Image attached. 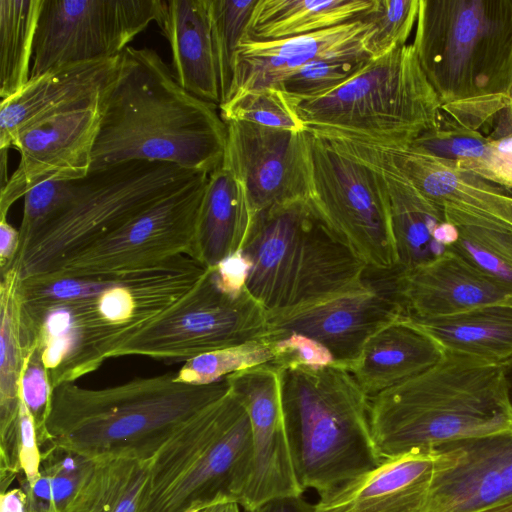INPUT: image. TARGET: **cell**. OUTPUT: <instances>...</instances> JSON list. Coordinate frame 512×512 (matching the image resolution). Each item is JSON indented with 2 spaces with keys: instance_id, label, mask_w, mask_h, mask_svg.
I'll return each mask as SVG.
<instances>
[{
  "instance_id": "1",
  "label": "cell",
  "mask_w": 512,
  "mask_h": 512,
  "mask_svg": "<svg viewBox=\"0 0 512 512\" xmlns=\"http://www.w3.org/2000/svg\"><path fill=\"white\" fill-rule=\"evenodd\" d=\"M206 270L180 256L143 270L21 279L23 315L52 389L97 370L188 293Z\"/></svg>"
},
{
  "instance_id": "2",
  "label": "cell",
  "mask_w": 512,
  "mask_h": 512,
  "mask_svg": "<svg viewBox=\"0 0 512 512\" xmlns=\"http://www.w3.org/2000/svg\"><path fill=\"white\" fill-rule=\"evenodd\" d=\"M226 140L216 104L185 90L155 50L127 47L101 97L90 172L148 161L210 174L222 164Z\"/></svg>"
},
{
  "instance_id": "3",
  "label": "cell",
  "mask_w": 512,
  "mask_h": 512,
  "mask_svg": "<svg viewBox=\"0 0 512 512\" xmlns=\"http://www.w3.org/2000/svg\"><path fill=\"white\" fill-rule=\"evenodd\" d=\"M230 389L177 382L175 372L90 389L64 382L52 390L50 445L89 459L151 460L170 437Z\"/></svg>"
},
{
  "instance_id": "4",
  "label": "cell",
  "mask_w": 512,
  "mask_h": 512,
  "mask_svg": "<svg viewBox=\"0 0 512 512\" xmlns=\"http://www.w3.org/2000/svg\"><path fill=\"white\" fill-rule=\"evenodd\" d=\"M382 458L512 430L503 366L457 354L370 398Z\"/></svg>"
},
{
  "instance_id": "5",
  "label": "cell",
  "mask_w": 512,
  "mask_h": 512,
  "mask_svg": "<svg viewBox=\"0 0 512 512\" xmlns=\"http://www.w3.org/2000/svg\"><path fill=\"white\" fill-rule=\"evenodd\" d=\"M276 369L292 462L304 491L321 495L382 462L370 398L346 367Z\"/></svg>"
},
{
  "instance_id": "6",
  "label": "cell",
  "mask_w": 512,
  "mask_h": 512,
  "mask_svg": "<svg viewBox=\"0 0 512 512\" xmlns=\"http://www.w3.org/2000/svg\"><path fill=\"white\" fill-rule=\"evenodd\" d=\"M241 251L250 265L246 289L268 315L341 293L368 268L308 199L253 214Z\"/></svg>"
},
{
  "instance_id": "7",
  "label": "cell",
  "mask_w": 512,
  "mask_h": 512,
  "mask_svg": "<svg viewBox=\"0 0 512 512\" xmlns=\"http://www.w3.org/2000/svg\"><path fill=\"white\" fill-rule=\"evenodd\" d=\"M251 463L249 416L229 389L180 427L150 460L145 512L239 504Z\"/></svg>"
},
{
  "instance_id": "8",
  "label": "cell",
  "mask_w": 512,
  "mask_h": 512,
  "mask_svg": "<svg viewBox=\"0 0 512 512\" xmlns=\"http://www.w3.org/2000/svg\"><path fill=\"white\" fill-rule=\"evenodd\" d=\"M412 44L441 105L512 91V0H419Z\"/></svg>"
},
{
  "instance_id": "9",
  "label": "cell",
  "mask_w": 512,
  "mask_h": 512,
  "mask_svg": "<svg viewBox=\"0 0 512 512\" xmlns=\"http://www.w3.org/2000/svg\"><path fill=\"white\" fill-rule=\"evenodd\" d=\"M441 102L412 43L370 58L333 91L302 101L297 112L313 133H340L410 145L436 128Z\"/></svg>"
},
{
  "instance_id": "10",
  "label": "cell",
  "mask_w": 512,
  "mask_h": 512,
  "mask_svg": "<svg viewBox=\"0 0 512 512\" xmlns=\"http://www.w3.org/2000/svg\"><path fill=\"white\" fill-rule=\"evenodd\" d=\"M202 174L206 173L148 161L90 172L63 210L42 225L18 253L15 264L21 279L51 272Z\"/></svg>"
},
{
  "instance_id": "11",
  "label": "cell",
  "mask_w": 512,
  "mask_h": 512,
  "mask_svg": "<svg viewBox=\"0 0 512 512\" xmlns=\"http://www.w3.org/2000/svg\"><path fill=\"white\" fill-rule=\"evenodd\" d=\"M267 311L247 291L233 292L214 267L169 309L121 345L111 358L187 361L217 349L269 340Z\"/></svg>"
},
{
  "instance_id": "12",
  "label": "cell",
  "mask_w": 512,
  "mask_h": 512,
  "mask_svg": "<svg viewBox=\"0 0 512 512\" xmlns=\"http://www.w3.org/2000/svg\"><path fill=\"white\" fill-rule=\"evenodd\" d=\"M308 200L368 268L396 270L388 196L381 175L312 133Z\"/></svg>"
},
{
  "instance_id": "13",
  "label": "cell",
  "mask_w": 512,
  "mask_h": 512,
  "mask_svg": "<svg viewBox=\"0 0 512 512\" xmlns=\"http://www.w3.org/2000/svg\"><path fill=\"white\" fill-rule=\"evenodd\" d=\"M165 0H43L31 77L66 64L120 55L163 15Z\"/></svg>"
},
{
  "instance_id": "14",
  "label": "cell",
  "mask_w": 512,
  "mask_h": 512,
  "mask_svg": "<svg viewBox=\"0 0 512 512\" xmlns=\"http://www.w3.org/2000/svg\"><path fill=\"white\" fill-rule=\"evenodd\" d=\"M209 174L165 196L47 274L94 275L153 268L191 257L200 202ZM46 275V274H44Z\"/></svg>"
},
{
  "instance_id": "15",
  "label": "cell",
  "mask_w": 512,
  "mask_h": 512,
  "mask_svg": "<svg viewBox=\"0 0 512 512\" xmlns=\"http://www.w3.org/2000/svg\"><path fill=\"white\" fill-rule=\"evenodd\" d=\"M397 274L396 269L384 280L364 276L334 296L289 312L268 315L269 340L291 333L306 335L324 345L336 363L348 369L375 332L407 314Z\"/></svg>"
},
{
  "instance_id": "16",
  "label": "cell",
  "mask_w": 512,
  "mask_h": 512,
  "mask_svg": "<svg viewBox=\"0 0 512 512\" xmlns=\"http://www.w3.org/2000/svg\"><path fill=\"white\" fill-rule=\"evenodd\" d=\"M102 94L18 130L11 148L19 152L20 162L1 188L0 219L7 218L11 206L35 186L52 180H80L90 173L100 130Z\"/></svg>"
},
{
  "instance_id": "17",
  "label": "cell",
  "mask_w": 512,
  "mask_h": 512,
  "mask_svg": "<svg viewBox=\"0 0 512 512\" xmlns=\"http://www.w3.org/2000/svg\"><path fill=\"white\" fill-rule=\"evenodd\" d=\"M222 165L244 189L251 215L296 199H308L310 133L227 122Z\"/></svg>"
},
{
  "instance_id": "18",
  "label": "cell",
  "mask_w": 512,
  "mask_h": 512,
  "mask_svg": "<svg viewBox=\"0 0 512 512\" xmlns=\"http://www.w3.org/2000/svg\"><path fill=\"white\" fill-rule=\"evenodd\" d=\"M226 379L246 408L251 426V471L239 505L246 512L272 498L302 495L286 433L278 370L264 364Z\"/></svg>"
},
{
  "instance_id": "19",
  "label": "cell",
  "mask_w": 512,
  "mask_h": 512,
  "mask_svg": "<svg viewBox=\"0 0 512 512\" xmlns=\"http://www.w3.org/2000/svg\"><path fill=\"white\" fill-rule=\"evenodd\" d=\"M423 512H477L512 496V430L434 448Z\"/></svg>"
},
{
  "instance_id": "20",
  "label": "cell",
  "mask_w": 512,
  "mask_h": 512,
  "mask_svg": "<svg viewBox=\"0 0 512 512\" xmlns=\"http://www.w3.org/2000/svg\"><path fill=\"white\" fill-rule=\"evenodd\" d=\"M373 31V24L361 19L278 40L243 36L234 54L226 100L241 91L276 87L288 74L312 61L368 60Z\"/></svg>"
},
{
  "instance_id": "21",
  "label": "cell",
  "mask_w": 512,
  "mask_h": 512,
  "mask_svg": "<svg viewBox=\"0 0 512 512\" xmlns=\"http://www.w3.org/2000/svg\"><path fill=\"white\" fill-rule=\"evenodd\" d=\"M397 284L407 316L435 318L512 300V288L479 270L458 253L443 255L409 271Z\"/></svg>"
},
{
  "instance_id": "22",
  "label": "cell",
  "mask_w": 512,
  "mask_h": 512,
  "mask_svg": "<svg viewBox=\"0 0 512 512\" xmlns=\"http://www.w3.org/2000/svg\"><path fill=\"white\" fill-rule=\"evenodd\" d=\"M435 459L434 449L384 458L319 495L315 512H423Z\"/></svg>"
},
{
  "instance_id": "23",
  "label": "cell",
  "mask_w": 512,
  "mask_h": 512,
  "mask_svg": "<svg viewBox=\"0 0 512 512\" xmlns=\"http://www.w3.org/2000/svg\"><path fill=\"white\" fill-rule=\"evenodd\" d=\"M0 276V481L12 482L21 473L20 382L35 340L22 311L17 265Z\"/></svg>"
},
{
  "instance_id": "24",
  "label": "cell",
  "mask_w": 512,
  "mask_h": 512,
  "mask_svg": "<svg viewBox=\"0 0 512 512\" xmlns=\"http://www.w3.org/2000/svg\"><path fill=\"white\" fill-rule=\"evenodd\" d=\"M120 55L66 64L31 77L14 95L1 100L0 149L11 148L24 125L59 110L98 98L115 77Z\"/></svg>"
},
{
  "instance_id": "25",
  "label": "cell",
  "mask_w": 512,
  "mask_h": 512,
  "mask_svg": "<svg viewBox=\"0 0 512 512\" xmlns=\"http://www.w3.org/2000/svg\"><path fill=\"white\" fill-rule=\"evenodd\" d=\"M444 350L406 315L375 332L348 367L372 398L439 363Z\"/></svg>"
},
{
  "instance_id": "26",
  "label": "cell",
  "mask_w": 512,
  "mask_h": 512,
  "mask_svg": "<svg viewBox=\"0 0 512 512\" xmlns=\"http://www.w3.org/2000/svg\"><path fill=\"white\" fill-rule=\"evenodd\" d=\"M157 25L170 44L171 71L177 82L194 96L219 107L221 90L209 0H168Z\"/></svg>"
},
{
  "instance_id": "27",
  "label": "cell",
  "mask_w": 512,
  "mask_h": 512,
  "mask_svg": "<svg viewBox=\"0 0 512 512\" xmlns=\"http://www.w3.org/2000/svg\"><path fill=\"white\" fill-rule=\"evenodd\" d=\"M345 155L375 169L384 181L398 271L417 268L448 250L433 238L435 229L446 221L442 207L389 165L366 156Z\"/></svg>"
},
{
  "instance_id": "28",
  "label": "cell",
  "mask_w": 512,
  "mask_h": 512,
  "mask_svg": "<svg viewBox=\"0 0 512 512\" xmlns=\"http://www.w3.org/2000/svg\"><path fill=\"white\" fill-rule=\"evenodd\" d=\"M251 218L243 187L221 164L209 174L204 188L191 258L212 268L241 250Z\"/></svg>"
},
{
  "instance_id": "29",
  "label": "cell",
  "mask_w": 512,
  "mask_h": 512,
  "mask_svg": "<svg viewBox=\"0 0 512 512\" xmlns=\"http://www.w3.org/2000/svg\"><path fill=\"white\" fill-rule=\"evenodd\" d=\"M407 318L435 340L445 353L497 365L512 359V300L450 316Z\"/></svg>"
},
{
  "instance_id": "30",
  "label": "cell",
  "mask_w": 512,
  "mask_h": 512,
  "mask_svg": "<svg viewBox=\"0 0 512 512\" xmlns=\"http://www.w3.org/2000/svg\"><path fill=\"white\" fill-rule=\"evenodd\" d=\"M378 0H257L244 36L278 40L364 19Z\"/></svg>"
},
{
  "instance_id": "31",
  "label": "cell",
  "mask_w": 512,
  "mask_h": 512,
  "mask_svg": "<svg viewBox=\"0 0 512 512\" xmlns=\"http://www.w3.org/2000/svg\"><path fill=\"white\" fill-rule=\"evenodd\" d=\"M149 462L104 458L94 465L61 512H145Z\"/></svg>"
},
{
  "instance_id": "32",
  "label": "cell",
  "mask_w": 512,
  "mask_h": 512,
  "mask_svg": "<svg viewBox=\"0 0 512 512\" xmlns=\"http://www.w3.org/2000/svg\"><path fill=\"white\" fill-rule=\"evenodd\" d=\"M412 145L512 193V138L493 139L481 131L437 125Z\"/></svg>"
},
{
  "instance_id": "33",
  "label": "cell",
  "mask_w": 512,
  "mask_h": 512,
  "mask_svg": "<svg viewBox=\"0 0 512 512\" xmlns=\"http://www.w3.org/2000/svg\"><path fill=\"white\" fill-rule=\"evenodd\" d=\"M459 238L448 249L512 288V227L478 213L443 207Z\"/></svg>"
},
{
  "instance_id": "34",
  "label": "cell",
  "mask_w": 512,
  "mask_h": 512,
  "mask_svg": "<svg viewBox=\"0 0 512 512\" xmlns=\"http://www.w3.org/2000/svg\"><path fill=\"white\" fill-rule=\"evenodd\" d=\"M43 0H0V96L17 93L30 79Z\"/></svg>"
},
{
  "instance_id": "35",
  "label": "cell",
  "mask_w": 512,
  "mask_h": 512,
  "mask_svg": "<svg viewBox=\"0 0 512 512\" xmlns=\"http://www.w3.org/2000/svg\"><path fill=\"white\" fill-rule=\"evenodd\" d=\"M299 102L277 87L241 91L219 105L225 123L246 122L294 132L307 131L298 112Z\"/></svg>"
},
{
  "instance_id": "36",
  "label": "cell",
  "mask_w": 512,
  "mask_h": 512,
  "mask_svg": "<svg viewBox=\"0 0 512 512\" xmlns=\"http://www.w3.org/2000/svg\"><path fill=\"white\" fill-rule=\"evenodd\" d=\"M274 350L269 340L251 341L203 353L184 362L175 372L177 382L207 385L256 366L271 364Z\"/></svg>"
},
{
  "instance_id": "37",
  "label": "cell",
  "mask_w": 512,
  "mask_h": 512,
  "mask_svg": "<svg viewBox=\"0 0 512 512\" xmlns=\"http://www.w3.org/2000/svg\"><path fill=\"white\" fill-rule=\"evenodd\" d=\"M42 454L39 478L32 486L22 488L30 497L53 504L61 512L90 473L95 460L52 445Z\"/></svg>"
},
{
  "instance_id": "38",
  "label": "cell",
  "mask_w": 512,
  "mask_h": 512,
  "mask_svg": "<svg viewBox=\"0 0 512 512\" xmlns=\"http://www.w3.org/2000/svg\"><path fill=\"white\" fill-rule=\"evenodd\" d=\"M257 0H209L211 33L217 61L221 103L232 81L233 59Z\"/></svg>"
},
{
  "instance_id": "39",
  "label": "cell",
  "mask_w": 512,
  "mask_h": 512,
  "mask_svg": "<svg viewBox=\"0 0 512 512\" xmlns=\"http://www.w3.org/2000/svg\"><path fill=\"white\" fill-rule=\"evenodd\" d=\"M368 60L312 61L288 74L276 87L299 103L311 100L346 82Z\"/></svg>"
},
{
  "instance_id": "40",
  "label": "cell",
  "mask_w": 512,
  "mask_h": 512,
  "mask_svg": "<svg viewBox=\"0 0 512 512\" xmlns=\"http://www.w3.org/2000/svg\"><path fill=\"white\" fill-rule=\"evenodd\" d=\"M418 9L419 0H378L376 9L364 18L374 26L367 46L370 58L381 57L408 44Z\"/></svg>"
},
{
  "instance_id": "41",
  "label": "cell",
  "mask_w": 512,
  "mask_h": 512,
  "mask_svg": "<svg viewBox=\"0 0 512 512\" xmlns=\"http://www.w3.org/2000/svg\"><path fill=\"white\" fill-rule=\"evenodd\" d=\"M80 180L46 181L32 188L24 196L23 214L19 226V252L42 225L63 210L75 195Z\"/></svg>"
},
{
  "instance_id": "42",
  "label": "cell",
  "mask_w": 512,
  "mask_h": 512,
  "mask_svg": "<svg viewBox=\"0 0 512 512\" xmlns=\"http://www.w3.org/2000/svg\"><path fill=\"white\" fill-rule=\"evenodd\" d=\"M52 390L40 352L34 348L22 373L20 397L34 421L41 448L50 445L46 424L51 407Z\"/></svg>"
},
{
  "instance_id": "43",
  "label": "cell",
  "mask_w": 512,
  "mask_h": 512,
  "mask_svg": "<svg viewBox=\"0 0 512 512\" xmlns=\"http://www.w3.org/2000/svg\"><path fill=\"white\" fill-rule=\"evenodd\" d=\"M271 342L274 350V361L271 365L276 368L286 366L320 368L337 364L324 345L306 335L291 333Z\"/></svg>"
},
{
  "instance_id": "44",
  "label": "cell",
  "mask_w": 512,
  "mask_h": 512,
  "mask_svg": "<svg viewBox=\"0 0 512 512\" xmlns=\"http://www.w3.org/2000/svg\"><path fill=\"white\" fill-rule=\"evenodd\" d=\"M42 450L38 443L34 421L21 401L20 407V463L24 486H32L40 476Z\"/></svg>"
},
{
  "instance_id": "45",
  "label": "cell",
  "mask_w": 512,
  "mask_h": 512,
  "mask_svg": "<svg viewBox=\"0 0 512 512\" xmlns=\"http://www.w3.org/2000/svg\"><path fill=\"white\" fill-rule=\"evenodd\" d=\"M214 268L221 282L230 291L241 292L246 289L250 265L241 250L229 255Z\"/></svg>"
},
{
  "instance_id": "46",
  "label": "cell",
  "mask_w": 512,
  "mask_h": 512,
  "mask_svg": "<svg viewBox=\"0 0 512 512\" xmlns=\"http://www.w3.org/2000/svg\"><path fill=\"white\" fill-rule=\"evenodd\" d=\"M19 249V229L14 228L7 218L0 219V274L14 266Z\"/></svg>"
},
{
  "instance_id": "47",
  "label": "cell",
  "mask_w": 512,
  "mask_h": 512,
  "mask_svg": "<svg viewBox=\"0 0 512 512\" xmlns=\"http://www.w3.org/2000/svg\"><path fill=\"white\" fill-rule=\"evenodd\" d=\"M246 512H315V504L302 498V495H288L272 498Z\"/></svg>"
},
{
  "instance_id": "48",
  "label": "cell",
  "mask_w": 512,
  "mask_h": 512,
  "mask_svg": "<svg viewBox=\"0 0 512 512\" xmlns=\"http://www.w3.org/2000/svg\"><path fill=\"white\" fill-rule=\"evenodd\" d=\"M0 499V512H26L28 498L23 488L7 490Z\"/></svg>"
},
{
  "instance_id": "49",
  "label": "cell",
  "mask_w": 512,
  "mask_h": 512,
  "mask_svg": "<svg viewBox=\"0 0 512 512\" xmlns=\"http://www.w3.org/2000/svg\"><path fill=\"white\" fill-rule=\"evenodd\" d=\"M488 135L490 138H512V91L507 106L497 115Z\"/></svg>"
},
{
  "instance_id": "50",
  "label": "cell",
  "mask_w": 512,
  "mask_h": 512,
  "mask_svg": "<svg viewBox=\"0 0 512 512\" xmlns=\"http://www.w3.org/2000/svg\"><path fill=\"white\" fill-rule=\"evenodd\" d=\"M433 238L448 249L458 240L459 231L454 224L446 220L435 229Z\"/></svg>"
},
{
  "instance_id": "51",
  "label": "cell",
  "mask_w": 512,
  "mask_h": 512,
  "mask_svg": "<svg viewBox=\"0 0 512 512\" xmlns=\"http://www.w3.org/2000/svg\"><path fill=\"white\" fill-rule=\"evenodd\" d=\"M491 217L512 227V193L506 192L495 204Z\"/></svg>"
},
{
  "instance_id": "52",
  "label": "cell",
  "mask_w": 512,
  "mask_h": 512,
  "mask_svg": "<svg viewBox=\"0 0 512 512\" xmlns=\"http://www.w3.org/2000/svg\"><path fill=\"white\" fill-rule=\"evenodd\" d=\"M27 498L26 512H60L53 504L37 501L29 495H27Z\"/></svg>"
},
{
  "instance_id": "53",
  "label": "cell",
  "mask_w": 512,
  "mask_h": 512,
  "mask_svg": "<svg viewBox=\"0 0 512 512\" xmlns=\"http://www.w3.org/2000/svg\"><path fill=\"white\" fill-rule=\"evenodd\" d=\"M1 156H0V184L1 188H3L6 183L9 180V177L7 176V167H8V150L7 149H0Z\"/></svg>"
},
{
  "instance_id": "54",
  "label": "cell",
  "mask_w": 512,
  "mask_h": 512,
  "mask_svg": "<svg viewBox=\"0 0 512 512\" xmlns=\"http://www.w3.org/2000/svg\"><path fill=\"white\" fill-rule=\"evenodd\" d=\"M208 509L209 512H240V505L237 502L229 501L215 504Z\"/></svg>"
},
{
  "instance_id": "55",
  "label": "cell",
  "mask_w": 512,
  "mask_h": 512,
  "mask_svg": "<svg viewBox=\"0 0 512 512\" xmlns=\"http://www.w3.org/2000/svg\"><path fill=\"white\" fill-rule=\"evenodd\" d=\"M477 512H512V496Z\"/></svg>"
},
{
  "instance_id": "56",
  "label": "cell",
  "mask_w": 512,
  "mask_h": 512,
  "mask_svg": "<svg viewBox=\"0 0 512 512\" xmlns=\"http://www.w3.org/2000/svg\"><path fill=\"white\" fill-rule=\"evenodd\" d=\"M503 366L504 378L507 387L508 398L512 406V359Z\"/></svg>"
},
{
  "instance_id": "57",
  "label": "cell",
  "mask_w": 512,
  "mask_h": 512,
  "mask_svg": "<svg viewBox=\"0 0 512 512\" xmlns=\"http://www.w3.org/2000/svg\"><path fill=\"white\" fill-rule=\"evenodd\" d=\"M194 512H209V509H208V508H205V509L197 510V511H194Z\"/></svg>"
}]
</instances>
